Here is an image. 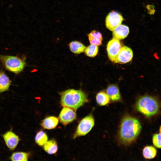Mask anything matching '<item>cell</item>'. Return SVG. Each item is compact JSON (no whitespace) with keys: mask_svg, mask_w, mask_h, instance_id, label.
<instances>
[{"mask_svg":"<svg viewBox=\"0 0 161 161\" xmlns=\"http://www.w3.org/2000/svg\"><path fill=\"white\" fill-rule=\"evenodd\" d=\"M142 128L139 121L136 118L126 115L120 126L118 137L122 143L128 145L134 142L140 134Z\"/></svg>","mask_w":161,"mask_h":161,"instance_id":"1","label":"cell"},{"mask_svg":"<svg viewBox=\"0 0 161 161\" xmlns=\"http://www.w3.org/2000/svg\"><path fill=\"white\" fill-rule=\"evenodd\" d=\"M60 95L61 105L75 111L89 101L87 95L81 90L69 89L61 92Z\"/></svg>","mask_w":161,"mask_h":161,"instance_id":"2","label":"cell"},{"mask_svg":"<svg viewBox=\"0 0 161 161\" xmlns=\"http://www.w3.org/2000/svg\"><path fill=\"white\" fill-rule=\"evenodd\" d=\"M135 107L137 111L147 117L156 115L160 110V105L157 100L148 95L142 96L138 99Z\"/></svg>","mask_w":161,"mask_h":161,"instance_id":"3","label":"cell"},{"mask_svg":"<svg viewBox=\"0 0 161 161\" xmlns=\"http://www.w3.org/2000/svg\"><path fill=\"white\" fill-rule=\"evenodd\" d=\"M0 59L7 70L15 74L21 72L26 65L24 61L16 56L1 55Z\"/></svg>","mask_w":161,"mask_h":161,"instance_id":"4","label":"cell"},{"mask_svg":"<svg viewBox=\"0 0 161 161\" xmlns=\"http://www.w3.org/2000/svg\"><path fill=\"white\" fill-rule=\"evenodd\" d=\"M95 125V120L92 113L82 119L79 123L73 138L86 135L89 132Z\"/></svg>","mask_w":161,"mask_h":161,"instance_id":"5","label":"cell"},{"mask_svg":"<svg viewBox=\"0 0 161 161\" xmlns=\"http://www.w3.org/2000/svg\"><path fill=\"white\" fill-rule=\"evenodd\" d=\"M121 47L119 40L115 38H113L108 42L106 50L108 57L112 62L117 63V56Z\"/></svg>","mask_w":161,"mask_h":161,"instance_id":"6","label":"cell"},{"mask_svg":"<svg viewBox=\"0 0 161 161\" xmlns=\"http://www.w3.org/2000/svg\"><path fill=\"white\" fill-rule=\"evenodd\" d=\"M123 20L121 14L117 12L112 11L109 13L106 18V27L109 30L112 31L115 28L121 24Z\"/></svg>","mask_w":161,"mask_h":161,"instance_id":"7","label":"cell"},{"mask_svg":"<svg viewBox=\"0 0 161 161\" xmlns=\"http://www.w3.org/2000/svg\"><path fill=\"white\" fill-rule=\"evenodd\" d=\"M76 118L75 111L72 109L64 106L59 115V119L63 125L66 126L72 123Z\"/></svg>","mask_w":161,"mask_h":161,"instance_id":"8","label":"cell"},{"mask_svg":"<svg viewBox=\"0 0 161 161\" xmlns=\"http://www.w3.org/2000/svg\"><path fill=\"white\" fill-rule=\"evenodd\" d=\"M2 136L7 146L10 151L15 150L20 140L18 136L11 130L7 131Z\"/></svg>","mask_w":161,"mask_h":161,"instance_id":"9","label":"cell"},{"mask_svg":"<svg viewBox=\"0 0 161 161\" xmlns=\"http://www.w3.org/2000/svg\"><path fill=\"white\" fill-rule=\"evenodd\" d=\"M133 52L129 47L123 46L121 47L117 55V63L124 64L129 62L132 59Z\"/></svg>","mask_w":161,"mask_h":161,"instance_id":"10","label":"cell"},{"mask_svg":"<svg viewBox=\"0 0 161 161\" xmlns=\"http://www.w3.org/2000/svg\"><path fill=\"white\" fill-rule=\"evenodd\" d=\"M106 92L112 101L117 102L121 101V96L117 85L114 84L109 85L106 88Z\"/></svg>","mask_w":161,"mask_h":161,"instance_id":"11","label":"cell"},{"mask_svg":"<svg viewBox=\"0 0 161 161\" xmlns=\"http://www.w3.org/2000/svg\"><path fill=\"white\" fill-rule=\"evenodd\" d=\"M112 31L113 38L120 40L127 37L129 32V29L128 27L120 24L115 28Z\"/></svg>","mask_w":161,"mask_h":161,"instance_id":"12","label":"cell"},{"mask_svg":"<svg viewBox=\"0 0 161 161\" xmlns=\"http://www.w3.org/2000/svg\"><path fill=\"white\" fill-rule=\"evenodd\" d=\"M59 120L56 117L50 116L48 117L41 121L40 125L44 129H53L58 125Z\"/></svg>","mask_w":161,"mask_h":161,"instance_id":"13","label":"cell"},{"mask_svg":"<svg viewBox=\"0 0 161 161\" xmlns=\"http://www.w3.org/2000/svg\"><path fill=\"white\" fill-rule=\"evenodd\" d=\"M69 46L70 51L75 54H80L84 51L86 46L82 43L78 41L70 42Z\"/></svg>","mask_w":161,"mask_h":161,"instance_id":"14","label":"cell"},{"mask_svg":"<svg viewBox=\"0 0 161 161\" xmlns=\"http://www.w3.org/2000/svg\"><path fill=\"white\" fill-rule=\"evenodd\" d=\"M43 146L45 151L49 154H55L58 150L57 143L54 139H51L47 141Z\"/></svg>","mask_w":161,"mask_h":161,"instance_id":"15","label":"cell"},{"mask_svg":"<svg viewBox=\"0 0 161 161\" xmlns=\"http://www.w3.org/2000/svg\"><path fill=\"white\" fill-rule=\"evenodd\" d=\"M10 83L9 77L3 72H0V93L7 90Z\"/></svg>","mask_w":161,"mask_h":161,"instance_id":"16","label":"cell"},{"mask_svg":"<svg viewBox=\"0 0 161 161\" xmlns=\"http://www.w3.org/2000/svg\"><path fill=\"white\" fill-rule=\"evenodd\" d=\"M97 103L100 106H106L110 103V100L106 92L102 91L97 94L96 97Z\"/></svg>","mask_w":161,"mask_h":161,"instance_id":"17","label":"cell"},{"mask_svg":"<svg viewBox=\"0 0 161 161\" xmlns=\"http://www.w3.org/2000/svg\"><path fill=\"white\" fill-rule=\"evenodd\" d=\"M30 153L22 151H16L12 153L10 157L12 161H27L29 158Z\"/></svg>","mask_w":161,"mask_h":161,"instance_id":"18","label":"cell"},{"mask_svg":"<svg viewBox=\"0 0 161 161\" xmlns=\"http://www.w3.org/2000/svg\"><path fill=\"white\" fill-rule=\"evenodd\" d=\"M142 153L145 159H151L154 158L156 156L157 150L152 146L147 145L143 148Z\"/></svg>","mask_w":161,"mask_h":161,"instance_id":"19","label":"cell"},{"mask_svg":"<svg viewBox=\"0 0 161 161\" xmlns=\"http://www.w3.org/2000/svg\"><path fill=\"white\" fill-rule=\"evenodd\" d=\"M48 137L46 133L41 130L37 133L35 138V143L39 146H43L48 141Z\"/></svg>","mask_w":161,"mask_h":161,"instance_id":"20","label":"cell"},{"mask_svg":"<svg viewBox=\"0 0 161 161\" xmlns=\"http://www.w3.org/2000/svg\"><path fill=\"white\" fill-rule=\"evenodd\" d=\"M99 47L98 46L91 44L86 47L84 52L87 56L93 58L97 55Z\"/></svg>","mask_w":161,"mask_h":161,"instance_id":"21","label":"cell"},{"mask_svg":"<svg viewBox=\"0 0 161 161\" xmlns=\"http://www.w3.org/2000/svg\"><path fill=\"white\" fill-rule=\"evenodd\" d=\"M161 132L154 134L152 137V142L154 145L159 148H161Z\"/></svg>","mask_w":161,"mask_h":161,"instance_id":"22","label":"cell"},{"mask_svg":"<svg viewBox=\"0 0 161 161\" xmlns=\"http://www.w3.org/2000/svg\"><path fill=\"white\" fill-rule=\"evenodd\" d=\"M87 35L96 39H99L102 41L103 37L99 31L95 30H93L87 34Z\"/></svg>","mask_w":161,"mask_h":161,"instance_id":"23","label":"cell"},{"mask_svg":"<svg viewBox=\"0 0 161 161\" xmlns=\"http://www.w3.org/2000/svg\"><path fill=\"white\" fill-rule=\"evenodd\" d=\"M90 43L91 44H94L99 46L102 44V40L93 38L89 35H87Z\"/></svg>","mask_w":161,"mask_h":161,"instance_id":"24","label":"cell"}]
</instances>
